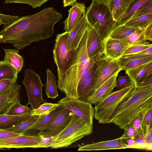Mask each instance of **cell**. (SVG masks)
I'll return each instance as SVG.
<instances>
[{"label": "cell", "instance_id": "cell-1", "mask_svg": "<svg viewBox=\"0 0 152 152\" xmlns=\"http://www.w3.org/2000/svg\"><path fill=\"white\" fill-rule=\"evenodd\" d=\"M62 15L51 7L31 15L19 17L0 31V43H8L16 49L24 48L35 42L52 36L55 24Z\"/></svg>", "mask_w": 152, "mask_h": 152}, {"label": "cell", "instance_id": "cell-2", "mask_svg": "<svg viewBox=\"0 0 152 152\" xmlns=\"http://www.w3.org/2000/svg\"><path fill=\"white\" fill-rule=\"evenodd\" d=\"M88 29L77 48L74 63L63 75L57 77V87L68 97L79 99L77 91L78 84L88 73L96 60L90 59L88 54Z\"/></svg>", "mask_w": 152, "mask_h": 152}, {"label": "cell", "instance_id": "cell-3", "mask_svg": "<svg viewBox=\"0 0 152 152\" xmlns=\"http://www.w3.org/2000/svg\"><path fill=\"white\" fill-rule=\"evenodd\" d=\"M151 104L152 85L137 86L135 91L115 109L110 123H113L124 130L131 124L140 110Z\"/></svg>", "mask_w": 152, "mask_h": 152}, {"label": "cell", "instance_id": "cell-4", "mask_svg": "<svg viewBox=\"0 0 152 152\" xmlns=\"http://www.w3.org/2000/svg\"><path fill=\"white\" fill-rule=\"evenodd\" d=\"M87 20L103 41L118 25L113 18L107 2L92 0L86 12Z\"/></svg>", "mask_w": 152, "mask_h": 152}, {"label": "cell", "instance_id": "cell-5", "mask_svg": "<svg viewBox=\"0 0 152 152\" xmlns=\"http://www.w3.org/2000/svg\"><path fill=\"white\" fill-rule=\"evenodd\" d=\"M93 125L73 113L71 120L66 127L54 136L49 148L57 149L67 147L93 132Z\"/></svg>", "mask_w": 152, "mask_h": 152}, {"label": "cell", "instance_id": "cell-6", "mask_svg": "<svg viewBox=\"0 0 152 152\" xmlns=\"http://www.w3.org/2000/svg\"><path fill=\"white\" fill-rule=\"evenodd\" d=\"M136 85L131 81L125 87L113 91L95 105L94 117L99 124L110 123V119L116 108L128 98L135 90Z\"/></svg>", "mask_w": 152, "mask_h": 152}, {"label": "cell", "instance_id": "cell-7", "mask_svg": "<svg viewBox=\"0 0 152 152\" xmlns=\"http://www.w3.org/2000/svg\"><path fill=\"white\" fill-rule=\"evenodd\" d=\"M69 32L57 35L53 50V58L57 68V77L63 75L75 61L77 52L68 51L66 48Z\"/></svg>", "mask_w": 152, "mask_h": 152}, {"label": "cell", "instance_id": "cell-8", "mask_svg": "<svg viewBox=\"0 0 152 152\" xmlns=\"http://www.w3.org/2000/svg\"><path fill=\"white\" fill-rule=\"evenodd\" d=\"M24 78L22 83L25 86L28 97L27 104L31 105L33 109L38 108L41 103L45 102L42 97V83L40 76L31 69L25 71Z\"/></svg>", "mask_w": 152, "mask_h": 152}, {"label": "cell", "instance_id": "cell-9", "mask_svg": "<svg viewBox=\"0 0 152 152\" xmlns=\"http://www.w3.org/2000/svg\"><path fill=\"white\" fill-rule=\"evenodd\" d=\"M96 64L93 93L107 80L122 70L118 60L110 59L104 54L96 59Z\"/></svg>", "mask_w": 152, "mask_h": 152}, {"label": "cell", "instance_id": "cell-10", "mask_svg": "<svg viewBox=\"0 0 152 152\" xmlns=\"http://www.w3.org/2000/svg\"><path fill=\"white\" fill-rule=\"evenodd\" d=\"M57 104L59 107L69 110L87 122L93 125L94 108L89 102L78 99L66 96L61 99Z\"/></svg>", "mask_w": 152, "mask_h": 152}, {"label": "cell", "instance_id": "cell-11", "mask_svg": "<svg viewBox=\"0 0 152 152\" xmlns=\"http://www.w3.org/2000/svg\"><path fill=\"white\" fill-rule=\"evenodd\" d=\"M42 137L35 135H20L10 138L0 139V145L3 148H39Z\"/></svg>", "mask_w": 152, "mask_h": 152}, {"label": "cell", "instance_id": "cell-12", "mask_svg": "<svg viewBox=\"0 0 152 152\" xmlns=\"http://www.w3.org/2000/svg\"><path fill=\"white\" fill-rule=\"evenodd\" d=\"M73 113L65 108L51 123L37 134L44 137L55 136L59 134L71 120Z\"/></svg>", "mask_w": 152, "mask_h": 152}, {"label": "cell", "instance_id": "cell-13", "mask_svg": "<svg viewBox=\"0 0 152 152\" xmlns=\"http://www.w3.org/2000/svg\"><path fill=\"white\" fill-rule=\"evenodd\" d=\"M86 48L90 59H96L104 54L103 41L91 26L88 29Z\"/></svg>", "mask_w": 152, "mask_h": 152}, {"label": "cell", "instance_id": "cell-14", "mask_svg": "<svg viewBox=\"0 0 152 152\" xmlns=\"http://www.w3.org/2000/svg\"><path fill=\"white\" fill-rule=\"evenodd\" d=\"M104 55L113 60H117L123 56V54L129 45L121 40L113 39L108 37L103 41Z\"/></svg>", "mask_w": 152, "mask_h": 152}, {"label": "cell", "instance_id": "cell-15", "mask_svg": "<svg viewBox=\"0 0 152 152\" xmlns=\"http://www.w3.org/2000/svg\"><path fill=\"white\" fill-rule=\"evenodd\" d=\"M90 26L85 15L69 32L66 44L68 51L77 48L84 34Z\"/></svg>", "mask_w": 152, "mask_h": 152}, {"label": "cell", "instance_id": "cell-16", "mask_svg": "<svg viewBox=\"0 0 152 152\" xmlns=\"http://www.w3.org/2000/svg\"><path fill=\"white\" fill-rule=\"evenodd\" d=\"M21 89V85L16 82L0 96V115L6 114L11 107L20 99Z\"/></svg>", "mask_w": 152, "mask_h": 152}, {"label": "cell", "instance_id": "cell-17", "mask_svg": "<svg viewBox=\"0 0 152 152\" xmlns=\"http://www.w3.org/2000/svg\"><path fill=\"white\" fill-rule=\"evenodd\" d=\"M96 61L88 73L80 81L77 85V94L79 99L82 101L87 102L88 98L93 93V80L96 68Z\"/></svg>", "mask_w": 152, "mask_h": 152}, {"label": "cell", "instance_id": "cell-18", "mask_svg": "<svg viewBox=\"0 0 152 152\" xmlns=\"http://www.w3.org/2000/svg\"><path fill=\"white\" fill-rule=\"evenodd\" d=\"M119 72H118L104 82L88 99L87 102L96 104L113 91L116 87V80Z\"/></svg>", "mask_w": 152, "mask_h": 152}, {"label": "cell", "instance_id": "cell-19", "mask_svg": "<svg viewBox=\"0 0 152 152\" xmlns=\"http://www.w3.org/2000/svg\"><path fill=\"white\" fill-rule=\"evenodd\" d=\"M118 61L122 70L125 71L152 61V54L145 55L139 53L123 56Z\"/></svg>", "mask_w": 152, "mask_h": 152}, {"label": "cell", "instance_id": "cell-20", "mask_svg": "<svg viewBox=\"0 0 152 152\" xmlns=\"http://www.w3.org/2000/svg\"><path fill=\"white\" fill-rule=\"evenodd\" d=\"M129 148L120 137L114 140L102 141L84 145L78 148L77 151H98L105 150Z\"/></svg>", "mask_w": 152, "mask_h": 152}, {"label": "cell", "instance_id": "cell-21", "mask_svg": "<svg viewBox=\"0 0 152 152\" xmlns=\"http://www.w3.org/2000/svg\"><path fill=\"white\" fill-rule=\"evenodd\" d=\"M68 17L64 22V28L69 32L86 15V7L83 3L76 2L68 11Z\"/></svg>", "mask_w": 152, "mask_h": 152}, {"label": "cell", "instance_id": "cell-22", "mask_svg": "<svg viewBox=\"0 0 152 152\" xmlns=\"http://www.w3.org/2000/svg\"><path fill=\"white\" fill-rule=\"evenodd\" d=\"M152 62L143 64L134 68L125 71V73L129 76L131 81L136 85L137 83L152 75Z\"/></svg>", "mask_w": 152, "mask_h": 152}, {"label": "cell", "instance_id": "cell-23", "mask_svg": "<svg viewBox=\"0 0 152 152\" xmlns=\"http://www.w3.org/2000/svg\"><path fill=\"white\" fill-rule=\"evenodd\" d=\"M3 49L5 54L3 61L11 65L17 70L18 74L20 72L24 64L23 58L18 53L19 50Z\"/></svg>", "mask_w": 152, "mask_h": 152}, {"label": "cell", "instance_id": "cell-24", "mask_svg": "<svg viewBox=\"0 0 152 152\" xmlns=\"http://www.w3.org/2000/svg\"><path fill=\"white\" fill-rule=\"evenodd\" d=\"M133 0H109L108 6L114 20L117 23Z\"/></svg>", "mask_w": 152, "mask_h": 152}, {"label": "cell", "instance_id": "cell-25", "mask_svg": "<svg viewBox=\"0 0 152 152\" xmlns=\"http://www.w3.org/2000/svg\"><path fill=\"white\" fill-rule=\"evenodd\" d=\"M63 109L64 108L59 107L49 114L39 116L36 122L27 130L37 129L41 131L52 122Z\"/></svg>", "mask_w": 152, "mask_h": 152}, {"label": "cell", "instance_id": "cell-26", "mask_svg": "<svg viewBox=\"0 0 152 152\" xmlns=\"http://www.w3.org/2000/svg\"><path fill=\"white\" fill-rule=\"evenodd\" d=\"M31 116V114L20 116L0 115V130H5L12 127Z\"/></svg>", "mask_w": 152, "mask_h": 152}, {"label": "cell", "instance_id": "cell-27", "mask_svg": "<svg viewBox=\"0 0 152 152\" xmlns=\"http://www.w3.org/2000/svg\"><path fill=\"white\" fill-rule=\"evenodd\" d=\"M152 0H133L127 10L117 22L118 25L124 24L134 14Z\"/></svg>", "mask_w": 152, "mask_h": 152}, {"label": "cell", "instance_id": "cell-28", "mask_svg": "<svg viewBox=\"0 0 152 152\" xmlns=\"http://www.w3.org/2000/svg\"><path fill=\"white\" fill-rule=\"evenodd\" d=\"M152 109V104L142 109L137 113L130 124L133 126L137 134L145 135L146 128L144 124V117L146 113Z\"/></svg>", "mask_w": 152, "mask_h": 152}, {"label": "cell", "instance_id": "cell-29", "mask_svg": "<svg viewBox=\"0 0 152 152\" xmlns=\"http://www.w3.org/2000/svg\"><path fill=\"white\" fill-rule=\"evenodd\" d=\"M140 28L137 27L128 26L124 24L118 25L112 31L109 37L113 39H122L128 37Z\"/></svg>", "mask_w": 152, "mask_h": 152}, {"label": "cell", "instance_id": "cell-30", "mask_svg": "<svg viewBox=\"0 0 152 152\" xmlns=\"http://www.w3.org/2000/svg\"><path fill=\"white\" fill-rule=\"evenodd\" d=\"M47 80L45 85L46 94L48 98L55 99L58 96L56 77L49 69H46Z\"/></svg>", "mask_w": 152, "mask_h": 152}, {"label": "cell", "instance_id": "cell-31", "mask_svg": "<svg viewBox=\"0 0 152 152\" xmlns=\"http://www.w3.org/2000/svg\"><path fill=\"white\" fill-rule=\"evenodd\" d=\"M152 23V13L136 17H133L124 24L128 26L139 27L145 29L151 23Z\"/></svg>", "mask_w": 152, "mask_h": 152}, {"label": "cell", "instance_id": "cell-32", "mask_svg": "<svg viewBox=\"0 0 152 152\" xmlns=\"http://www.w3.org/2000/svg\"><path fill=\"white\" fill-rule=\"evenodd\" d=\"M17 70L9 64L0 61V80L9 79L17 80Z\"/></svg>", "mask_w": 152, "mask_h": 152}, {"label": "cell", "instance_id": "cell-33", "mask_svg": "<svg viewBox=\"0 0 152 152\" xmlns=\"http://www.w3.org/2000/svg\"><path fill=\"white\" fill-rule=\"evenodd\" d=\"M39 116L33 115L20 124L5 130L23 135L25 132L37 121Z\"/></svg>", "mask_w": 152, "mask_h": 152}, {"label": "cell", "instance_id": "cell-34", "mask_svg": "<svg viewBox=\"0 0 152 152\" xmlns=\"http://www.w3.org/2000/svg\"><path fill=\"white\" fill-rule=\"evenodd\" d=\"M32 109L28 104L23 105L20 103V99L11 107L6 115L12 116H20L31 114Z\"/></svg>", "mask_w": 152, "mask_h": 152}, {"label": "cell", "instance_id": "cell-35", "mask_svg": "<svg viewBox=\"0 0 152 152\" xmlns=\"http://www.w3.org/2000/svg\"><path fill=\"white\" fill-rule=\"evenodd\" d=\"M59 107L58 104L49 103L44 102L36 109H32L31 115H36L40 116L46 115L50 114L52 112Z\"/></svg>", "mask_w": 152, "mask_h": 152}, {"label": "cell", "instance_id": "cell-36", "mask_svg": "<svg viewBox=\"0 0 152 152\" xmlns=\"http://www.w3.org/2000/svg\"><path fill=\"white\" fill-rule=\"evenodd\" d=\"M152 46V45L146 41H140L131 44L124 52L123 56L140 53Z\"/></svg>", "mask_w": 152, "mask_h": 152}, {"label": "cell", "instance_id": "cell-37", "mask_svg": "<svg viewBox=\"0 0 152 152\" xmlns=\"http://www.w3.org/2000/svg\"><path fill=\"white\" fill-rule=\"evenodd\" d=\"M144 29L140 28L128 37L121 40L129 45L138 42L145 41L144 39Z\"/></svg>", "mask_w": 152, "mask_h": 152}, {"label": "cell", "instance_id": "cell-38", "mask_svg": "<svg viewBox=\"0 0 152 152\" xmlns=\"http://www.w3.org/2000/svg\"><path fill=\"white\" fill-rule=\"evenodd\" d=\"M50 0H6L4 4L21 3L30 5L33 8L40 7L43 4Z\"/></svg>", "mask_w": 152, "mask_h": 152}, {"label": "cell", "instance_id": "cell-39", "mask_svg": "<svg viewBox=\"0 0 152 152\" xmlns=\"http://www.w3.org/2000/svg\"><path fill=\"white\" fill-rule=\"evenodd\" d=\"M131 80L128 75H120L116 78V87L117 90L120 89L127 86L130 82Z\"/></svg>", "mask_w": 152, "mask_h": 152}, {"label": "cell", "instance_id": "cell-40", "mask_svg": "<svg viewBox=\"0 0 152 152\" xmlns=\"http://www.w3.org/2000/svg\"><path fill=\"white\" fill-rule=\"evenodd\" d=\"M151 13H152V1L147 3L136 12L132 17H139Z\"/></svg>", "mask_w": 152, "mask_h": 152}, {"label": "cell", "instance_id": "cell-41", "mask_svg": "<svg viewBox=\"0 0 152 152\" xmlns=\"http://www.w3.org/2000/svg\"><path fill=\"white\" fill-rule=\"evenodd\" d=\"M124 130V132L123 135L120 137L123 140L129 138L134 139L137 134L134 128L131 124L129 125Z\"/></svg>", "mask_w": 152, "mask_h": 152}, {"label": "cell", "instance_id": "cell-42", "mask_svg": "<svg viewBox=\"0 0 152 152\" xmlns=\"http://www.w3.org/2000/svg\"><path fill=\"white\" fill-rule=\"evenodd\" d=\"M17 81L9 79L0 80V96Z\"/></svg>", "mask_w": 152, "mask_h": 152}, {"label": "cell", "instance_id": "cell-43", "mask_svg": "<svg viewBox=\"0 0 152 152\" xmlns=\"http://www.w3.org/2000/svg\"><path fill=\"white\" fill-rule=\"evenodd\" d=\"M130 148H135L151 151L152 150V143H146L140 144L137 143L135 141Z\"/></svg>", "mask_w": 152, "mask_h": 152}, {"label": "cell", "instance_id": "cell-44", "mask_svg": "<svg viewBox=\"0 0 152 152\" xmlns=\"http://www.w3.org/2000/svg\"><path fill=\"white\" fill-rule=\"evenodd\" d=\"M144 39L145 41L147 40H152V23H151L144 29Z\"/></svg>", "mask_w": 152, "mask_h": 152}, {"label": "cell", "instance_id": "cell-45", "mask_svg": "<svg viewBox=\"0 0 152 152\" xmlns=\"http://www.w3.org/2000/svg\"><path fill=\"white\" fill-rule=\"evenodd\" d=\"M21 134L6 130H0V139L10 138Z\"/></svg>", "mask_w": 152, "mask_h": 152}, {"label": "cell", "instance_id": "cell-46", "mask_svg": "<svg viewBox=\"0 0 152 152\" xmlns=\"http://www.w3.org/2000/svg\"><path fill=\"white\" fill-rule=\"evenodd\" d=\"M13 16L0 13V21L4 25H6L11 22L13 19Z\"/></svg>", "mask_w": 152, "mask_h": 152}, {"label": "cell", "instance_id": "cell-47", "mask_svg": "<svg viewBox=\"0 0 152 152\" xmlns=\"http://www.w3.org/2000/svg\"><path fill=\"white\" fill-rule=\"evenodd\" d=\"M152 85V75L147 77L143 80L137 83V86H144Z\"/></svg>", "mask_w": 152, "mask_h": 152}, {"label": "cell", "instance_id": "cell-48", "mask_svg": "<svg viewBox=\"0 0 152 152\" xmlns=\"http://www.w3.org/2000/svg\"><path fill=\"white\" fill-rule=\"evenodd\" d=\"M134 140L136 142L139 143H148L146 142L145 136L140 134H137L135 136Z\"/></svg>", "mask_w": 152, "mask_h": 152}, {"label": "cell", "instance_id": "cell-49", "mask_svg": "<svg viewBox=\"0 0 152 152\" xmlns=\"http://www.w3.org/2000/svg\"><path fill=\"white\" fill-rule=\"evenodd\" d=\"M152 109L148 111L145 114L144 117V124L146 130L149 120L152 116Z\"/></svg>", "mask_w": 152, "mask_h": 152}, {"label": "cell", "instance_id": "cell-50", "mask_svg": "<svg viewBox=\"0 0 152 152\" xmlns=\"http://www.w3.org/2000/svg\"><path fill=\"white\" fill-rule=\"evenodd\" d=\"M145 136L147 142L152 143V129L149 131L146 134Z\"/></svg>", "mask_w": 152, "mask_h": 152}, {"label": "cell", "instance_id": "cell-51", "mask_svg": "<svg viewBox=\"0 0 152 152\" xmlns=\"http://www.w3.org/2000/svg\"><path fill=\"white\" fill-rule=\"evenodd\" d=\"M77 0H64L63 5L64 7H66L68 6H72L75 2Z\"/></svg>", "mask_w": 152, "mask_h": 152}, {"label": "cell", "instance_id": "cell-52", "mask_svg": "<svg viewBox=\"0 0 152 152\" xmlns=\"http://www.w3.org/2000/svg\"><path fill=\"white\" fill-rule=\"evenodd\" d=\"M96 1L102 2H107L109 0H95Z\"/></svg>", "mask_w": 152, "mask_h": 152}, {"label": "cell", "instance_id": "cell-53", "mask_svg": "<svg viewBox=\"0 0 152 152\" xmlns=\"http://www.w3.org/2000/svg\"><path fill=\"white\" fill-rule=\"evenodd\" d=\"M2 24H3V23L1 21H0V26Z\"/></svg>", "mask_w": 152, "mask_h": 152}, {"label": "cell", "instance_id": "cell-54", "mask_svg": "<svg viewBox=\"0 0 152 152\" xmlns=\"http://www.w3.org/2000/svg\"><path fill=\"white\" fill-rule=\"evenodd\" d=\"M1 148H2V147H1V146L0 145V149H1Z\"/></svg>", "mask_w": 152, "mask_h": 152}, {"label": "cell", "instance_id": "cell-55", "mask_svg": "<svg viewBox=\"0 0 152 152\" xmlns=\"http://www.w3.org/2000/svg\"><path fill=\"white\" fill-rule=\"evenodd\" d=\"M62 0L63 1V2L64 1V0Z\"/></svg>", "mask_w": 152, "mask_h": 152}, {"label": "cell", "instance_id": "cell-56", "mask_svg": "<svg viewBox=\"0 0 152 152\" xmlns=\"http://www.w3.org/2000/svg\"></svg>", "mask_w": 152, "mask_h": 152}]
</instances>
